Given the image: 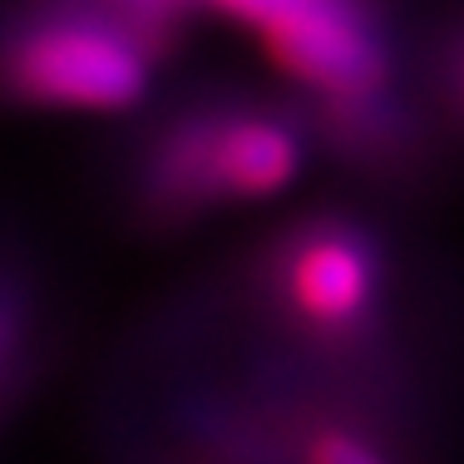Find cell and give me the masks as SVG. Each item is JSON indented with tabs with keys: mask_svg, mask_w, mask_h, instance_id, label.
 Here are the masks:
<instances>
[{
	"mask_svg": "<svg viewBox=\"0 0 464 464\" xmlns=\"http://www.w3.org/2000/svg\"><path fill=\"white\" fill-rule=\"evenodd\" d=\"M302 464H395V459L375 440L331 420V425H312V435L302 440Z\"/></svg>",
	"mask_w": 464,
	"mask_h": 464,
	"instance_id": "cell-6",
	"label": "cell"
},
{
	"mask_svg": "<svg viewBox=\"0 0 464 464\" xmlns=\"http://www.w3.org/2000/svg\"><path fill=\"white\" fill-rule=\"evenodd\" d=\"M391 257L356 213H306L257 252V302L312 356H366L385 316Z\"/></svg>",
	"mask_w": 464,
	"mask_h": 464,
	"instance_id": "cell-1",
	"label": "cell"
},
{
	"mask_svg": "<svg viewBox=\"0 0 464 464\" xmlns=\"http://www.w3.org/2000/svg\"><path fill=\"white\" fill-rule=\"evenodd\" d=\"M257 40L272 70L312 99L381 94L395 80V50L375 0H302Z\"/></svg>",
	"mask_w": 464,
	"mask_h": 464,
	"instance_id": "cell-3",
	"label": "cell"
},
{
	"mask_svg": "<svg viewBox=\"0 0 464 464\" xmlns=\"http://www.w3.org/2000/svg\"><path fill=\"white\" fill-rule=\"evenodd\" d=\"M153 54L84 0H25L0 20V99L35 114H129Z\"/></svg>",
	"mask_w": 464,
	"mask_h": 464,
	"instance_id": "cell-2",
	"label": "cell"
},
{
	"mask_svg": "<svg viewBox=\"0 0 464 464\" xmlns=\"http://www.w3.org/2000/svg\"><path fill=\"white\" fill-rule=\"evenodd\" d=\"M292 5H302V0H198V10H213V15H223L242 30H257V35L272 20H282Z\"/></svg>",
	"mask_w": 464,
	"mask_h": 464,
	"instance_id": "cell-7",
	"label": "cell"
},
{
	"mask_svg": "<svg viewBox=\"0 0 464 464\" xmlns=\"http://www.w3.org/2000/svg\"><path fill=\"white\" fill-rule=\"evenodd\" d=\"M306 134L326 143L331 159L361 169H405L415 159V114L395 99V90L356 99H306Z\"/></svg>",
	"mask_w": 464,
	"mask_h": 464,
	"instance_id": "cell-4",
	"label": "cell"
},
{
	"mask_svg": "<svg viewBox=\"0 0 464 464\" xmlns=\"http://www.w3.org/2000/svg\"><path fill=\"white\" fill-rule=\"evenodd\" d=\"M30 346V296L10 272H0V401L15 395V366Z\"/></svg>",
	"mask_w": 464,
	"mask_h": 464,
	"instance_id": "cell-5",
	"label": "cell"
},
{
	"mask_svg": "<svg viewBox=\"0 0 464 464\" xmlns=\"http://www.w3.org/2000/svg\"><path fill=\"white\" fill-rule=\"evenodd\" d=\"M445 94H450V114L464 124V30L450 40V54H445Z\"/></svg>",
	"mask_w": 464,
	"mask_h": 464,
	"instance_id": "cell-8",
	"label": "cell"
}]
</instances>
